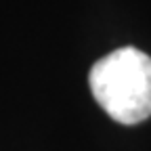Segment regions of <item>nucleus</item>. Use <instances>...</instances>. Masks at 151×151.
<instances>
[{
  "instance_id": "1",
  "label": "nucleus",
  "mask_w": 151,
  "mask_h": 151,
  "mask_svg": "<svg viewBox=\"0 0 151 151\" xmlns=\"http://www.w3.org/2000/svg\"><path fill=\"white\" fill-rule=\"evenodd\" d=\"M92 97L105 113L132 126L151 116V57L124 46L99 59L88 73Z\"/></svg>"
}]
</instances>
